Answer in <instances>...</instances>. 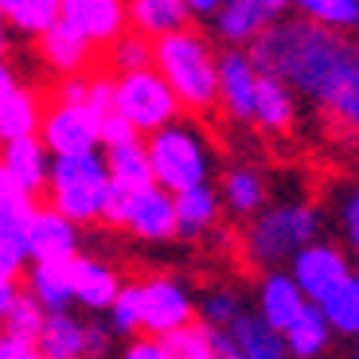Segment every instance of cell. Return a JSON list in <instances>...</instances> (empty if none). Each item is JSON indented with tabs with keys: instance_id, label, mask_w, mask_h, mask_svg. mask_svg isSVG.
Instances as JSON below:
<instances>
[{
	"instance_id": "1",
	"label": "cell",
	"mask_w": 359,
	"mask_h": 359,
	"mask_svg": "<svg viewBox=\"0 0 359 359\" xmlns=\"http://www.w3.org/2000/svg\"><path fill=\"white\" fill-rule=\"evenodd\" d=\"M246 51L258 71L281 79L297 98H309L359 137V43L348 32L281 16Z\"/></svg>"
},
{
	"instance_id": "2",
	"label": "cell",
	"mask_w": 359,
	"mask_h": 359,
	"mask_svg": "<svg viewBox=\"0 0 359 359\" xmlns=\"http://www.w3.org/2000/svg\"><path fill=\"white\" fill-rule=\"evenodd\" d=\"M153 67L176 90L188 114H207L219 106V51L199 27H180L172 36L153 39Z\"/></svg>"
},
{
	"instance_id": "3",
	"label": "cell",
	"mask_w": 359,
	"mask_h": 359,
	"mask_svg": "<svg viewBox=\"0 0 359 359\" xmlns=\"http://www.w3.org/2000/svg\"><path fill=\"white\" fill-rule=\"evenodd\" d=\"M320 207L305 203V199H289V203L262 207L258 215H250L243 238V254L250 266L258 269H281L289 266L301 246H309L313 238H320Z\"/></svg>"
},
{
	"instance_id": "4",
	"label": "cell",
	"mask_w": 359,
	"mask_h": 359,
	"mask_svg": "<svg viewBox=\"0 0 359 359\" xmlns=\"http://www.w3.org/2000/svg\"><path fill=\"white\" fill-rule=\"evenodd\" d=\"M144 149H149L153 180L161 188H168L172 196L184 188H196V184H207L211 168H215L211 141L188 117H176V121L161 126L156 133H149L144 137Z\"/></svg>"
},
{
	"instance_id": "5",
	"label": "cell",
	"mask_w": 359,
	"mask_h": 359,
	"mask_svg": "<svg viewBox=\"0 0 359 359\" xmlns=\"http://www.w3.org/2000/svg\"><path fill=\"white\" fill-rule=\"evenodd\" d=\"M43 196L55 211H63L79 226L102 223V207L109 196V168L102 149L51 156V176H47Z\"/></svg>"
},
{
	"instance_id": "6",
	"label": "cell",
	"mask_w": 359,
	"mask_h": 359,
	"mask_svg": "<svg viewBox=\"0 0 359 359\" xmlns=\"http://www.w3.org/2000/svg\"><path fill=\"white\" fill-rule=\"evenodd\" d=\"M114 109L126 117L141 137L156 133L161 126H168V121H176V117L184 114L176 90L168 86V79H164L156 67L114 74Z\"/></svg>"
},
{
	"instance_id": "7",
	"label": "cell",
	"mask_w": 359,
	"mask_h": 359,
	"mask_svg": "<svg viewBox=\"0 0 359 359\" xmlns=\"http://www.w3.org/2000/svg\"><path fill=\"white\" fill-rule=\"evenodd\" d=\"M39 141L47 144L51 156L102 149V114L90 109L86 102L51 98V106L43 109V121H39Z\"/></svg>"
},
{
	"instance_id": "8",
	"label": "cell",
	"mask_w": 359,
	"mask_h": 359,
	"mask_svg": "<svg viewBox=\"0 0 359 359\" xmlns=\"http://www.w3.org/2000/svg\"><path fill=\"white\" fill-rule=\"evenodd\" d=\"M137 285V313H141V332L168 336L176 328L196 320V297L176 278H144Z\"/></svg>"
},
{
	"instance_id": "9",
	"label": "cell",
	"mask_w": 359,
	"mask_h": 359,
	"mask_svg": "<svg viewBox=\"0 0 359 359\" xmlns=\"http://www.w3.org/2000/svg\"><path fill=\"white\" fill-rule=\"evenodd\" d=\"M289 273H293L297 285L305 289L309 301H320V297L332 293L348 273H355V266H351V258H348L344 246L313 238L309 246H301V250L289 258Z\"/></svg>"
},
{
	"instance_id": "10",
	"label": "cell",
	"mask_w": 359,
	"mask_h": 359,
	"mask_svg": "<svg viewBox=\"0 0 359 359\" xmlns=\"http://www.w3.org/2000/svg\"><path fill=\"white\" fill-rule=\"evenodd\" d=\"M121 231H129L141 243H172L176 238V199H172V191L161 188V184L137 188L126 203Z\"/></svg>"
},
{
	"instance_id": "11",
	"label": "cell",
	"mask_w": 359,
	"mask_h": 359,
	"mask_svg": "<svg viewBox=\"0 0 359 359\" xmlns=\"http://www.w3.org/2000/svg\"><path fill=\"white\" fill-rule=\"evenodd\" d=\"M82 254V226L55 211L51 203L32 211L27 223V258L32 262H71Z\"/></svg>"
},
{
	"instance_id": "12",
	"label": "cell",
	"mask_w": 359,
	"mask_h": 359,
	"mask_svg": "<svg viewBox=\"0 0 359 359\" xmlns=\"http://www.w3.org/2000/svg\"><path fill=\"white\" fill-rule=\"evenodd\" d=\"M258 79H262V71L246 47H223L219 51V106H223L226 117L250 126Z\"/></svg>"
},
{
	"instance_id": "13",
	"label": "cell",
	"mask_w": 359,
	"mask_h": 359,
	"mask_svg": "<svg viewBox=\"0 0 359 359\" xmlns=\"http://www.w3.org/2000/svg\"><path fill=\"white\" fill-rule=\"evenodd\" d=\"M121 273L109 266L106 258L94 254H74L71 258V289H74V305L86 309L90 316H102L121 293Z\"/></svg>"
},
{
	"instance_id": "14",
	"label": "cell",
	"mask_w": 359,
	"mask_h": 359,
	"mask_svg": "<svg viewBox=\"0 0 359 359\" xmlns=\"http://www.w3.org/2000/svg\"><path fill=\"white\" fill-rule=\"evenodd\" d=\"M59 20H63L67 27H74L79 36H86L94 47L114 43V39L129 27L126 0H63Z\"/></svg>"
},
{
	"instance_id": "15",
	"label": "cell",
	"mask_w": 359,
	"mask_h": 359,
	"mask_svg": "<svg viewBox=\"0 0 359 359\" xmlns=\"http://www.w3.org/2000/svg\"><path fill=\"white\" fill-rule=\"evenodd\" d=\"M305 305H309V297H305V289L293 281L289 269H266V273H262V281H258V316L266 324H273L278 332H285L289 324L305 313Z\"/></svg>"
},
{
	"instance_id": "16",
	"label": "cell",
	"mask_w": 359,
	"mask_h": 359,
	"mask_svg": "<svg viewBox=\"0 0 359 359\" xmlns=\"http://www.w3.org/2000/svg\"><path fill=\"white\" fill-rule=\"evenodd\" d=\"M36 43H39L36 51H39V59H43V67H47V71H55L59 79H63V74L90 71L94 55H98V47L90 43L86 36H79L74 27H67L63 20H59L55 27H47Z\"/></svg>"
},
{
	"instance_id": "17",
	"label": "cell",
	"mask_w": 359,
	"mask_h": 359,
	"mask_svg": "<svg viewBox=\"0 0 359 359\" xmlns=\"http://www.w3.org/2000/svg\"><path fill=\"white\" fill-rule=\"evenodd\" d=\"M36 211V196H16L0 203V273L20 278L27 258V223Z\"/></svg>"
},
{
	"instance_id": "18",
	"label": "cell",
	"mask_w": 359,
	"mask_h": 359,
	"mask_svg": "<svg viewBox=\"0 0 359 359\" xmlns=\"http://www.w3.org/2000/svg\"><path fill=\"white\" fill-rule=\"evenodd\" d=\"M0 164L12 172V180H16L27 196H43V191H47V176H51V153H47V144L39 141V133L0 144Z\"/></svg>"
},
{
	"instance_id": "19",
	"label": "cell",
	"mask_w": 359,
	"mask_h": 359,
	"mask_svg": "<svg viewBox=\"0 0 359 359\" xmlns=\"http://www.w3.org/2000/svg\"><path fill=\"white\" fill-rule=\"evenodd\" d=\"M172 199H176V238H203L207 231H215L223 199H219V188H211V180L176 191Z\"/></svg>"
},
{
	"instance_id": "20",
	"label": "cell",
	"mask_w": 359,
	"mask_h": 359,
	"mask_svg": "<svg viewBox=\"0 0 359 359\" xmlns=\"http://www.w3.org/2000/svg\"><path fill=\"white\" fill-rule=\"evenodd\" d=\"M223 332L234 340V348L243 351V359H289L285 336H281L273 324L262 320L258 309H243Z\"/></svg>"
},
{
	"instance_id": "21",
	"label": "cell",
	"mask_w": 359,
	"mask_h": 359,
	"mask_svg": "<svg viewBox=\"0 0 359 359\" xmlns=\"http://www.w3.org/2000/svg\"><path fill=\"white\" fill-rule=\"evenodd\" d=\"M273 20L258 0H223V8L211 16V27L223 47H250Z\"/></svg>"
},
{
	"instance_id": "22",
	"label": "cell",
	"mask_w": 359,
	"mask_h": 359,
	"mask_svg": "<svg viewBox=\"0 0 359 359\" xmlns=\"http://www.w3.org/2000/svg\"><path fill=\"white\" fill-rule=\"evenodd\" d=\"M297 121V94L281 79L262 71L258 90H254V114L250 126H258L262 133H285Z\"/></svg>"
},
{
	"instance_id": "23",
	"label": "cell",
	"mask_w": 359,
	"mask_h": 359,
	"mask_svg": "<svg viewBox=\"0 0 359 359\" xmlns=\"http://www.w3.org/2000/svg\"><path fill=\"white\" fill-rule=\"evenodd\" d=\"M219 199H223V207L231 211L234 219H250V215H258L262 207H266L269 184H266V176H262L258 168H250V164H234V168H226L223 180H219Z\"/></svg>"
},
{
	"instance_id": "24",
	"label": "cell",
	"mask_w": 359,
	"mask_h": 359,
	"mask_svg": "<svg viewBox=\"0 0 359 359\" xmlns=\"http://www.w3.org/2000/svg\"><path fill=\"white\" fill-rule=\"evenodd\" d=\"M24 289L36 297L47 313L74 309L71 262H27V269H24Z\"/></svg>"
},
{
	"instance_id": "25",
	"label": "cell",
	"mask_w": 359,
	"mask_h": 359,
	"mask_svg": "<svg viewBox=\"0 0 359 359\" xmlns=\"http://www.w3.org/2000/svg\"><path fill=\"white\" fill-rule=\"evenodd\" d=\"M126 12H129V27L149 39L172 36V32H180L196 20L184 0H126Z\"/></svg>"
},
{
	"instance_id": "26",
	"label": "cell",
	"mask_w": 359,
	"mask_h": 359,
	"mask_svg": "<svg viewBox=\"0 0 359 359\" xmlns=\"http://www.w3.org/2000/svg\"><path fill=\"white\" fill-rule=\"evenodd\" d=\"M36 348L43 351V359H86V320H79L71 309L47 313Z\"/></svg>"
},
{
	"instance_id": "27",
	"label": "cell",
	"mask_w": 359,
	"mask_h": 359,
	"mask_svg": "<svg viewBox=\"0 0 359 359\" xmlns=\"http://www.w3.org/2000/svg\"><path fill=\"white\" fill-rule=\"evenodd\" d=\"M281 336H285L289 359H320L324 351H328V344H332L336 332H332V324H328V316L320 313V305L309 301L305 313L297 316Z\"/></svg>"
},
{
	"instance_id": "28",
	"label": "cell",
	"mask_w": 359,
	"mask_h": 359,
	"mask_svg": "<svg viewBox=\"0 0 359 359\" xmlns=\"http://www.w3.org/2000/svg\"><path fill=\"white\" fill-rule=\"evenodd\" d=\"M102 156H106L109 180L121 184V188L137 191V188L156 184V180H153V164H149V149H144V137H133V141H121V144H106Z\"/></svg>"
},
{
	"instance_id": "29",
	"label": "cell",
	"mask_w": 359,
	"mask_h": 359,
	"mask_svg": "<svg viewBox=\"0 0 359 359\" xmlns=\"http://www.w3.org/2000/svg\"><path fill=\"white\" fill-rule=\"evenodd\" d=\"M43 98L36 90L16 86L8 98L0 102V144L20 141V137H36L39 133V121H43Z\"/></svg>"
},
{
	"instance_id": "30",
	"label": "cell",
	"mask_w": 359,
	"mask_h": 359,
	"mask_svg": "<svg viewBox=\"0 0 359 359\" xmlns=\"http://www.w3.org/2000/svg\"><path fill=\"white\" fill-rule=\"evenodd\" d=\"M0 12H4V20H8L12 36L39 39L47 27L59 24L63 0H0Z\"/></svg>"
},
{
	"instance_id": "31",
	"label": "cell",
	"mask_w": 359,
	"mask_h": 359,
	"mask_svg": "<svg viewBox=\"0 0 359 359\" xmlns=\"http://www.w3.org/2000/svg\"><path fill=\"white\" fill-rule=\"evenodd\" d=\"M316 305H320L324 316H328V324H332L336 336L355 340L359 336V273H348V278H344L332 293H324Z\"/></svg>"
},
{
	"instance_id": "32",
	"label": "cell",
	"mask_w": 359,
	"mask_h": 359,
	"mask_svg": "<svg viewBox=\"0 0 359 359\" xmlns=\"http://www.w3.org/2000/svg\"><path fill=\"white\" fill-rule=\"evenodd\" d=\"M102 67L109 74H126V71H141V67H153V39L126 27L114 43L102 47Z\"/></svg>"
},
{
	"instance_id": "33",
	"label": "cell",
	"mask_w": 359,
	"mask_h": 359,
	"mask_svg": "<svg viewBox=\"0 0 359 359\" xmlns=\"http://www.w3.org/2000/svg\"><path fill=\"white\" fill-rule=\"evenodd\" d=\"M297 16L313 20V24L336 27V32H355L359 27V0H289Z\"/></svg>"
},
{
	"instance_id": "34",
	"label": "cell",
	"mask_w": 359,
	"mask_h": 359,
	"mask_svg": "<svg viewBox=\"0 0 359 359\" xmlns=\"http://www.w3.org/2000/svg\"><path fill=\"white\" fill-rule=\"evenodd\" d=\"M43 320H47V309L39 305V301L27 293L24 285H20L16 301H12V309L4 313L0 328H4V332H12V336H24V340H36L39 328H43Z\"/></svg>"
},
{
	"instance_id": "35",
	"label": "cell",
	"mask_w": 359,
	"mask_h": 359,
	"mask_svg": "<svg viewBox=\"0 0 359 359\" xmlns=\"http://www.w3.org/2000/svg\"><path fill=\"white\" fill-rule=\"evenodd\" d=\"M172 359H211V328L203 320H191L176 332L161 336Z\"/></svg>"
},
{
	"instance_id": "36",
	"label": "cell",
	"mask_w": 359,
	"mask_h": 359,
	"mask_svg": "<svg viewBox=\"0 0 359 359\" xmlns=\"http://www.w3.org/2000/svg\"><path fill=\"white\" fill-rule=\"evenodd\" d=\"M243 309H246L243 297L234 293V289H211L203 301H196V313H199V320H203L207 328H226Z\"/></svg>"
},
{
	"instance_id": "37",
	"label": "cell",
	"mask_w": 359,
	"mask_h": 359,
	"mask_svg": "<svg viewBox=\"0 0 359 359\" xmlns=\"http://www.w3.org/2000/svg\"><path fill=\"white\" fill-rule=\"evenodd\" d=\"M106 320H109V328H114V336H137L141 332V313H137V285L133 281L121 285L117 301L106 309Z\"/></svg>"
},
{
	"instance_id": "38",
	"label": "cell",
	"mask_w": 359,
	"mask_h": 359,
	"mask_svg": "<svg viewBox=\"0 0 359 359\" xmlns=\"http://www.w3.org/2000/svg\"><path fill=\"white\" fill-rule=\"evenodd\" d=\"M336 223H340L344 246L359 254V184L340 191V199H336Z\"/></svg>"
},
{
	"instance_id": "39",
	"label": "cell",
	"mask_w": 359,
	"mask_h": 359,
	"mask_svg": "<svg viewBox=\"0 0 359 359\" xmlns=\"http://www.w3.org/2000/svg\"><path fill=\"white\" fill-rule=\"evenodd\" d=\"M117 359H172L168 355V348H164V340L161 336H149V332H137V336H129V344L121 348V355Z\"/></svg>"
},
{
	"instance_id": "40",
	"label": "cell",
	"mask_w": 359,
	"mask_h": 359,
	"mask_svg": "<svg viewBox=\"0 0 359 359\" xmlns=\"http://www.w3.org/2000/svg\"><path fill=\"white\" fill-rule=\"evenodd\" d=\"M109 351H114L109 320H86V359H106Z\"/></svg>"
},
{
	"instance_id": "41",
	"label": "cell",
	"mask_w": 359,
	"mask_h": 359,
	"mask_svg": "<svg viewBox=\"0 0 359 359\" xmlns=\"http://www.w3.org/2000/svg\"><path fill=\"white\" fill-rule=\"evenodd\" d=\"M133 137H141L133 126H129L126 117L117 114V109H109L106 117H102V149L106 144H121V141H133Z\"/></svg>"
},
{
	"instance_id": "42",
	"label": "cell",
	"mask_w": 359,
	"mask_h": 359,
	"mask_svg": "<svg viewBox=\"0 0 359 359\" xmlns=\"http://www.w3.org/2000/svg\"><path fill=\"white\" fill-rule=\"evenodd\" d=\"M0 359H43V351L36 348V340H24L0 328Z\"/></svg>"
},
{
	"instance_id": "43",
	"label": "cell",
	"mask_w": 359,
	"mask_h": 359,
	"mask_svg": "<svg viewBox=\"0 0 359 359\" xmlns=\"http://www.w3.org/2000/svg\"><path fill=\"white\" fill-rule=\"evenodd\" d=\"M211 359H243V351L234 348V340L223 328H211Z\"/></svg>"
},
{
	"instance_id": "44",
	"label": "cell",
	"mask_w": 359,
	"mask_h": 359,
	"mask_svg": "<svg viewBox=\"0 0 359 359\" xmlns=\"http://www.w3.org/2000/svg\"><path fill=\"white\" fill-rule=\"evenodd\" d=\"M16 293H20V281H16V278H8V273H0V320H4V313L12 309Z\"/></svg>"
},
{
	"instance_id": "45",
	"label": "cell",
	"mask_w": 359,
	"mask_h": 359,
	"mask_svg": "<svg viewBox=\"0 0 359 359\" xmlns=\"http://www.w3.org/2000/svg\"><path fill=\"white\" fill-rule=\"evenodd\" d=\"M20 86V74H16V67L8 63V59H0V102L8 98L12 90Z\"/></svg>"
},
{
	"instance_id": "46",
	"label": "cell",
	"mask_w": 359,
	"mask_h": 359,
	"mask_svg": "<svg viewBox=\"0 0 359 359\" xmlns=\"http://www.w3.org/2000/svg\"><path fill=\"white\" fill-rule=\"evenodd\" d=\"M16 196H27V191L20 188L16 180H12V172L0 164V203H8V199H16Z\"/></svg>"
},
{
	"instance_id": "47",
	"label": "cell",
	"mask_w": 359,
	"mask_h": 359,
	"mask_svg": "<svg viewBox=\"0 0 359 359\" xmlns=\"http://www.w3.org/2000/svg\"><path fill=\"white\" fill-rule=\"evenodd\" d=\"M184 4L191 8V16H196V20H211L219 8H223V0H184Z\"/></svg>"
},
{
	"instance_id": "48",
	"label": "cell",
	"mask_w": 359,
	"mask_h": 359,
	"mask_svg": "<svg viewBox=\"0 0 359 359\" xmlns=\"http://www.w3.org/2000/svg\"><path fill=\"white\" fill-rule=\"evenodd\" d=\"M258 4L266 8V16H269V20H281V16L289 12V0H258Z\"/></svg>"
},
{
	"instance_id": "49",
	"label": "cell",
	"mask_w": 359,
	"mask_h": 359,
	"mask_svg": "<svg viewBox=\"0 0 359 359\" xmlns=\"http://www.w3.org/2000/svg\"><path fill=\"white\" fill-rule=\"evenodd\" d=\"M8 51H12V27L4 20V12H0V59H8Z\"/></svg>"
},
{
	"instance_id": "50",
	"label": "cell",
	"mask_w": 359,
	"mask_h": 359,
	"mask_svg": "<svg viewBox=\"0 0 359 359\" xmlns=\"http://www.w3.org/2000/svg\"><path fill=\"white\" fill-rule=\"evenodd\" d=\"M351 359H359V348H355V351H351Z\"/></svg>"
},
{
	"instance_id": "51",
	"label": "cell",
	"mask_w": 359,
	"mask_h": 359,
	"mask_svg": "<svg viewBox=\"0 0 359 359\" xmlns=\"http://www.w3.org/2000/svg\"><path fill=\"white\" fill-rule=\"evenodd\" d=\"M355 273H359V269H355Z\"/></svg>"
}]
</instances>
